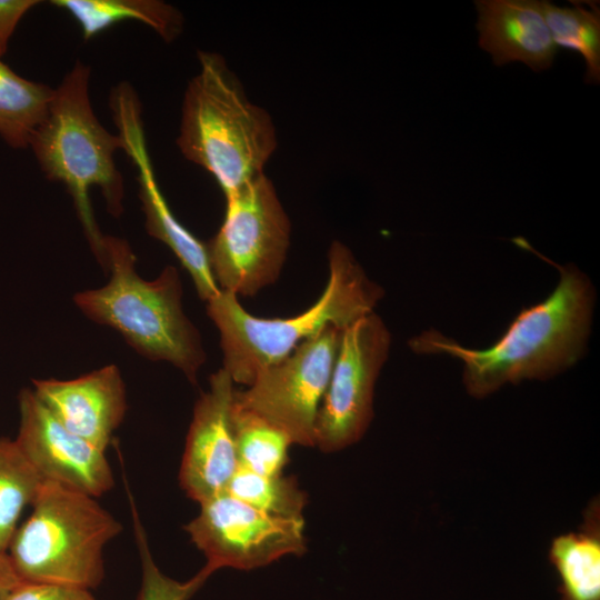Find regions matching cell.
Segmentation results:
<instances>
[{
    "instance_id": "6da1fadb",
    "label": "cell",
    "mask_w": 600,
    "mask_h": 600,
    "mask_svg": "<svg viewBox=\"0 0 600 600\" xmlns=\"http://www.w3.org/2000/svg\"><path fill=\"white\" fill-rule=\"evenodd\" d=\"M541 258L559 270L556 288L543 301L523 308L490 347L468 348L430 329L411 338L409 348L458 359L464 389L477 399L506 384L548 380L573 367L587 352L596 290L573 263L559 266Z\"/></svg>"
},
{
    "instance_id": "7a4b0ae2",
    "label": "cell",
    "mask_w": 600,
    "mask_h": 600,
    "mask_svg": "<svg viewBox=\"0 0 600 600\" xmlns=\"http://www.w3.org/2000/svg\"><path fill=\"white\" fill-rule=\"evenodd\" d=\"M329 280L320 298L291 318L262 319L247 312L231 292L220 290L207 312L220 333L223 369L233 382L250 386L264 369L329 326L344 330L373 312L383 289L369 279L351 250L336 240L328 251Z\"/></svg>"
},
{
    "instance_id": "3957f363",
    "label": "cell",
    "mask_w": 600,
    "mask_h": 600,
    "mask_svg": "<svg viewBox=\"0 0 600 600\" xmlns=\"http://www.w3.org/2000/svg\"><path fill=\"white\" fill-rule=\"evenodd\" d=\"M198 61L184 91L177 144L228 197L264 173L277 148L276 128L270 114L248 99L222 56L199 51Z\"/></svg>"
},
{
    "instance_id": "277c9868",
    "label": "cell",
    "mask_w": 600,
    "mask_h": 600,
    "mask_svg": "<svg viewBox=\"0 0 600 600\" xmlns=\"http://www.w3.org/2000/svg\"><path fill=\"white\" fill-rule=\"evenodd\" d=\"M101 264L110 271L109 282L78 292L77 307L94 322L120 332L140 354L172 363L196 383L206 353L200 333L183 312L177 269L168 266L157 279H142L130 244L112 236H103Z\"/></svg>"
},
{
    "instance_id": "5b68a950",
    "label": "cell",
    "mask_w": 600,
    "mask_h": 600,
    "mask_svg": "<svg viewBox=\"0 0 600 600\" xmlns=\"http://www.w3.org/2000/svg\"><path fill=\"white\" fill-rule=\"evenodd\" d=\"M89 78L90 68L77 61L54 89L47 114L32 132L28 147L46 177L68 189L86 237L101 263L103 236L96 223L89 191L98 187L108 211L114 217L122 213L123 179L114 152L123 150V142L96 117L89 99Z\"/></svg>"
},
{
    "instance_id": "8992f818",
    "label": "cell",
    "mask_w": 600,
    "mask_h": 600,
    "mask_svg": "<svg viewBox=\"0 0 600 600\" xmlns=\"http://www.w3.org/2000/svg\"><path fill=\"white\" fill-rule=\"evenodd\" d=\"M7 553L22 582L92 590L104 579L103 551L121 523L94 497L43 481Z\"/></svg>"
},
{
    "instance_id": "52a82bcc",
    "label": "cell",
    "mask_w": 600,
    "mask_h": 600,
    "mask_svg": "<svg viewBox=\"0 0 600 600\" xmlns=\"http://www.w3.org/2000/svg\"><path fill=\"white\" fill-rule=\"evenodd\" d=\"M291 223L272 181L260 174L226 197L224 220L207 243L220 290L253 296L279 277Z\"/></svg>"
},
{
    "instance_id": "ba28073f",
    "label": "cell",
    "mask_w": 600,
    "mask_h": 600,
    "mask_svg": "<svg viewBox=\"0 0 600 600\" xmlns=\"http://www.w3.org/2000/svg\"><path fill=\"white\" fill-rule=\"evenodd\" d=\"M343 330L329 326L287 358L261 371L237 404L282 430L292 443L313 447L318 411L328 388Z\"/></svg>"
},
{
    "instance_id": "9c48e42d",
    "label": "cell",
    "mask_w": 600,
    "mask_h": 600,
    "mask_svg": "<svg viewBox=\"0 0 600 600\" xmlns=\"http://www.w3.org/2000/svg\"><path fill=\"white\" fill-rule=\"evenodd\" d=\"M199 504L184 530L207 559L200 570L207 578L221 568L252 570L306 552L303 518L268 514L227 491Z\"/></svg>"
},
{
    "instance_id": "30bf717a",
    "label": "cell",
    "mask_w": 600,
    "mask_h": 600,
    "mask_svg": "<svg viewBox=\"0 0 600 600\" xmlns=\"http://www.w3.org/2000/svg\"><path fill=\"white\" fill-rule=\"evenodd\" d=\"M391 347V333L374 312L342 332L330 381L321 401L314 446L334 452L359 441L373 418L374 386Z\"/></svg>"
},
{
    "instance_id": "8fae6325",
    "label": "cell",
    "mask_w": 600,
    "mask_h": 600,
    "mask_svg": "<svg viewBox=\"0 0 600 600\" xmlns=\"http://www.w3.org/2000/svg\"><path fill=\"white\" fill-rule=\"evenodd\" d=\"M110 107L123 150L137 168L146 230L171 249L192 278L199 297L210 300L220 289L211 271L207 243L178 221L159 189L147 150L139 99L130 84L120 83L113 89Z\"/></svg>"
},
{
    "instance_id": "7c38bea8",
    "label": "cell",
    "mask_w": 600,
    "mask_h": 600,
    "mask_svg": "<svg viewBox=\"0 0 600 600\" xmlns=\"http://www.w3.org/2000/svg\"><path fill=\"white\" fill-rule=\"evenodd\" d=\"M18 401L20 423L14 441L43 481L94 498L113 488V472L103 450L69 431L33 390L22 389Z\"/></svg>"
},
{
    "instance_id": "4fadbf2b",
    "label": "cell",
    "mask_w": 600,
    "mask_h": 600,
    "mask_svg": "<svg viewBox=\"0 0 600 600\" xmlns=\"http://www.w3.org/2000/svg\"><path fill=\"white\" fill-rule=\"evenodd\" d=\"M233 383L230 374L219 369L193 408L179 481L187 496L199 503L226 492L239 468L231 421Z\"/></svg>"
},
{
    "instance_id": "5bb4252c",
    "label": "cell",
    "mask_w": 600,
    "mask_h": 600,
    "mask_svg": "<svg viewBox=\"0 0 600 600\" xmlns=\"http://www.w3.org/2000/svg\"><path fill=\"white\" fill-rule=\"evenodd\" d=\"M33 392L72 433L106 451L127 411L126 387L113 364L72 380L34 379Z\"/></svg>"
},
{
    "instance_id": "9a60e30c",
    "label": "cell",
    "mask_w": 600,
    "mask_h": 600,
    "mask_svg": "<svg viewBox=\"0 0 600 600\" xmlns=\"http://www.w3.org/2000/svg\"><path fill=\"white\" fill-rule=\"evenodd\" d=\"M479 46L497 67L520 61L534 71L552 67L557 47L536 0H477Z\"/></svg>"
},
{
    "instance_id": "2e32d148",
    "label": "cell",
    "mask_w": 600,
    "mask_h": 600,
    "mask_svg": "<svg viewBox=\"0 0 600 600\" xmlns=\"http://www.w3.org/2000/svg\"><path fill=\"white\" fill-rule=\"evenodd\" d=\"M549 561L559 579V600H600V504L593 498L577 531L557 536Z\"/></svg>"
},
{
    "instance_id": "e0dca14e",
    "label": "cell",
    "mask_w": 600,
    "mask_h": 600,
    "mask_svg": "<svg viewBox=\"0 0 600 600\" xmlns=\"http://www.w3.org/2000/svg\"><path fill=\"white\" fill-rule=\"evenodd\" d=\"M78 22L87 41L123 20L142 22L171 42L183 29V16L172 4L159 0H53Z\"/></svg>"
},
{
    "instance_id": "ac0fdd59",
    "label": "cell",
    "mask_w": 600,
    "mask_h": 600,
    "mask_svg": "<svg viewBox=\"0 0 600 600\" xmlns=\"http://www.w3.org/2000/svg\"><path fill=\"white\" fill-rule=\"evenodd\" d=\"M53 92L47 84L20 77L0 59V136L10 147H28Z\"/></svg>"
},
{
    "instance_id": "d6986e66",
    "label": "cell",
    "mask_w": 600,
    "mask_h": 600,
    "mask_svg": "<svg viewBox=\"0 0 600 600\" xmlns=\"http://www.w3.org/2000/svg\"><path fill=\"white\" fill-rule=\"evenodd\" d=\"M542 14L556 47L579 53L586 64L584 81L600 82V9L596 2L571 1L573 7H558L540 1Z\"/></svg>"
},
{
    "instance_id": "ffe728a7",
    "label": "cell",
    "mask_w": 600,
    "mask_h": 600,
    "mask_svg": "<svg viewBox=\"0 0 600 600\" xmlns=\"http://www.w3.org/2000/svg\"><path fill=\"white\" fill-rule=\"evenodd\" d=\"M232 430L239 467L261 476L282 474L292 443L280 429L232 401Z\"/></svg>"
},
{
    "instance_id": "44dd1931",
    "label": "cell",
    "mask_w": 600,
    "mask_h": 600,
    "mask_svg": "<svg viewBox=\"0 0 600 600\" xmlns=\"http://www.w3.org/2000/svg\"><path fill=\"white\" fill-rule=\"evenodd\" d=\"M43 480L14 440L0 438V551H7L19 518L37 498Z\"/></svg>"
},
{
    "instance_id": "7402d4cb",
    "label": "cell",
    "mask_w": 600,
    "mask_h": 600,
    "mask_svg": "<svg viewBox=\"0 0 600 600\" xmlns=\"http://www.w3.org/2000/svg\"><path fill=\"white\" fill-rule=\"evenodd\" d=\"M227 492L268 514L281 518H302L307 493L292 477L261 476L239 467Z\"/></svg>"
},
{
    "instance_id": "603a6c76",
    "label": "cell",
    "mask_w": 600,
    "mask_h": 600,
    "mask_svg": "<svg viewBox=\"0 0 600 600\" xmlns=\"http://www.w3.org/2000/svg\"><path fill=\"white\" fill-rule=\"evenodd\" d=\"M131 511L141 561V584L137 600H189L208 579L201 572L183 582L164 574L153 560L147 534L133 502H131Z\"/></svg>"
},
{
    "instance_id": "cb8c5ba5",
    "label": "cell",
    "mask_w": 600,
    "mask_h": 600,
    "mask_svg": "<svg viewBox=\"0 0 600 600\" xmlns=\"http://www.w3.org/2000/svg\"><path fill=\"white\" fill-rule=\"evenodd\" d=\"M3 600H97L91 590L51 584L20 582Z\"/></svg>"
},
{
    "instance_id": "d4e9b609",
    "label": "cell",
    "mask_w": 600,
    "mask_h": 600,
    "mask_svg": "<svg viewBox=\"0 0 600 600\" xmlns=\"http://www.w3.org/2000/svg\"><path fill=\"white\" fill-rule=\"evenodd\" d=\"M39 3L38 0H0V58L6 53L19 21Z\"/></svg>"
},
{
    "instance_id": "484cf974",
    "label": "cell",
    "mask_w": 600,
    "mask_h": 600,
    "mask_svg": "<svg viewBox=\"0 0 600 600\" xmlns=\"http://www.w3.org/2000/svg\"><path fill=\"white\" fill-rule=\"evenodd\" d=\"M20 582L7 551H0V600Z\"/></svg>"
}]
</instances>
